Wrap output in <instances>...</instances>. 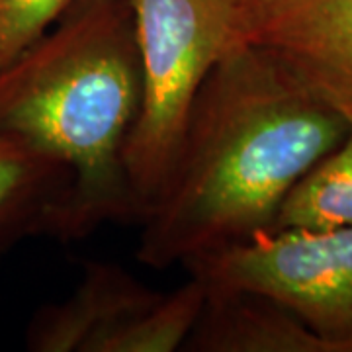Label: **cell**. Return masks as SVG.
Returning a JSON list of instances; mask_svg holds the SVG:
<instances>
[{"label": "cell", "mask_w": 352, "mask_h": 352, "mask_svg": "<svg viewBox=\"0 0 352 352\" xmlns=\"http://www.w3.org/2000/svg\"><path fill=\"white\" fill-rule=\"evenodd\" d=\"M346 120V135L289 190L270 229L352 227V100H331Z\"/></svg>", "instance_id": "obj_9"}, {"label": "cell", "mask_w": 352, "mask_h": 352, "mask_svg": "<svg viewBox=\"0 0 352 352\" xmlns=\"http://www.w3.org/2000/svg\"><path fill=\"white\" fill-rule=\"evenodd\" d=\"M241 41L274 51L329 100H352V0H235Z\"/></svg>", "instance_id": "obj_6"}, {"label": "cell", "mask_w": 352, "mask_h": 352, "mask_svg": "<svg viewBox=\"0 0 352 352\" xmlns=\"http://www.w3.org/2000/svg\"><path fill=\"white\" fill-rule=\"evenodd\" d=\"M346 135L339 108L282 57L241 41L201 85L138 258L186 264L270 229L282 201Z\"/></svg>", "instance_id": "obj_1"}, {"label": "cell", "mask_w": 352, "mask_h": 352, "mask_svg": "<svg viewBox=\"0 0 352 352\" xmlns=\"http://www.w3.org/2000/svg\"><path fill=\"white\" fill-rule=\"evenodd\" d=\"M129 4L141 63V104L124 164L141 221L170 175L201 85L241 38L235 0Z\"/></svg>", "instance_id": "obj_3"}, {"label": "cell", "mask_w": 352, "mask_h": 352, "mask_svg": "<svg viewBox=\"0 0 352 352\" xmlns=\"http://www.w3.org/2000/svg\"><path fill=\"white\" fill-rule=\"evenodd\" d=\"M69 184L71 175L61 164L0 131V239L45 229Z\"/></svg>", "instance_id": "obj_8"}, {"label": "cell", "mask_w": 352, "mask_h": 352, "mask_svg": "<svg viewBox=\"0 0 352 352\" xmlns=\"http://www.w3.org/2000/svg\"><path fill=\"white\" fill-rule=\"evenodd\" d=\"M206 300L196 276L155 292L122 266L88 263L78 288L43 307L28 331L38 352H173L182 349Z\"/></svg>", "instance_id": "obj_5"}, {"label": "cell", "mask_w": 352, "mask_h": 352, "mask_svg": "<svg viewBox=\"0 0 352 352\" xmlns=\"http://www.w3.org/2000/svg\"><path fill=\"white\" fill-rule=\"evenodd\" d=\"M78 0H0V71L32 47Z\"/></svg>", "instance_id": "obj_10"}, {"label": "cell", "mask_w": 352, "mask_h": 352, "mask_svg": "<svg viewBox=\"0 0 352 352\" xmlns=\"http://www.w3.org/2000/svg\"><path fill=\"white\" fill-rule=\"evenodd\" d=\"M184 266L206 286L274 300L333 352H352V227L261 231Z\"/></svg>", "instance_id": "obj_4"}, {"label": "cell", "mask_w": 352, "mask_h": 352, "mask_svg": "<svg viewBox=\"0 0 352 352\" xmlns=\"http://www.w3.org/2000/svg\"><path fill=\"white\" fill-rule=\"evenodd\" d=\"M139 104L129 0H78L0 71V131L71 175L45 231L76 239L104 221L139 219L124 164Z\"/></svg>", "instance_id": "obj_2"}, {"label": "cell", "mask_w": 352, "mask_h": 352, "mask_svg": "<svg viewBox=\"0 0 352 352\" xmlns=\"http://www.w3.org/2000/svg\"><path fill=\"white\" fill-rule=\"evenodd\" d=\"M196 352H333L331 344L270 298L206 286L201 311L184 342Z\"/></svg>", "instance_id": "obj_7"}]
</instances>
